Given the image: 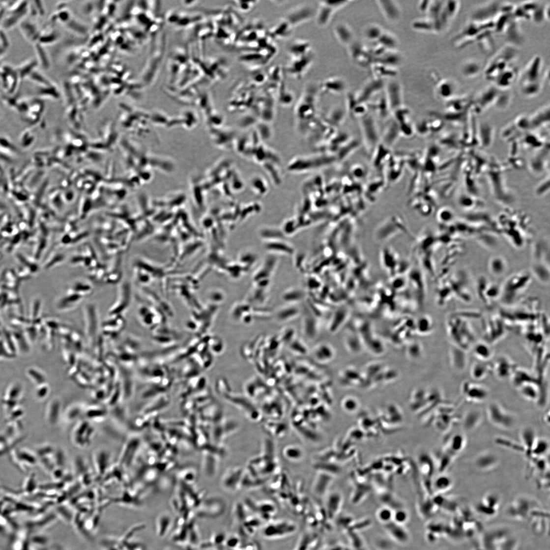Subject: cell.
Returning <instances> with one entry per match:
<instances>
[{
  "label": "cell",
  "mask_w": 550,
  "mask_h": 550,
  "mask_svg": "<svg viewBox=\"0 0 550 550\" xmlns=\"http://www.w3.org/2000/svg\"><path fill=\"white\" fill-rule=\"evenodd\" d=\"M375 547L378 550H393L395 543L388 536L377 535L373 541Z\"/></svg>",
  "instance_id": "23"
},
{
  "label": "cell",
  "mask_w": 550,
  "mask_h": 550,
  "mask_svg": "<svg viewBox=\"0 0 550 550\" xmlns=\"http://www.w3.org/2000/svg\"><path fill=\"white\" fill-rule=\"evenodd\" d=\"M472 348L473 355L478 361L489 362L492 358L493 350L487 343L477 342Z\"/></svg>",
  "instance_id": "17"
},
{
  "label": "cell",
  "mask_w": 550,
  "mask_h": 550,
  "mask_svg": "<svg viewBox=\"0 0 550 550\" xmlns=\"http://www.w3.org/2000/svg\"><path fill=\"white\" fill-rule=\"evenodd\" d=\"M383 526L388 537L395 543L405 545L410 541V535L404 525L392 521Z\"/></svg>",
  "instance_id": "7"
},
{
  "label": "cell",
  "mask_w": 550,
  "mask_h": 550,
  "mask_svg": "<svg viewBox=\"0 0 550 550\" xmlns=\"http://www.w3.org/2000/svg\"><path fill=\"white\" fill-rule=\"evenodd\" d=\"M518 70L513 64L506 68L494 81L495 87L499 89L505 90L510 88L518 77Z\"/></svg>",
  "instance_id": "10"
},
{
  "label": "cell",
  "mask_w": 550,
  "mask_h": 550,
  "mask_svg": "<svg viewBox=\"0 0 550 550\" xmlns=\"http://www.w3.org/2000/svg\"><path fill=\"white\" fill-rule=\"evenodd\" d=\"M465 445L466 439L464 436L462 434H456L450 439L444 452L454 460L464 448Z\"/></svg>",
  "instance_id": "13"
},
{
  "label": "cell",
  "mask_w": 550,
  "mask_h": 550,
  "mask_svg": "<svg viewBox=\"0 0 550 550\" xmlns=\"http://www.w3.org/2000/svg\"><path fill=\"white\" fill-rule=\"evenodd\" d=\"M537 438L534 430L530 427L525 428L521 432V439L523 451L529 461L532 458L531 451Z\"/></svg>",
  "instance_id": "14"
},
{
  "label": "cell",
  "mask_w": 550,
  "mask_h": 550,
  "mask_svg": "<svg viewBox=\"0 0 550 550\" xmlns=\"http://www.w3.org/2000/svg\"><path fill=\"white\" fill-rule=\"evenodd\" d=\"M359 406V403L355 399H347L344 402V408L348 412H355Z\"/></svg>",
  "instance_id": "27"
},
{
  "label": "cell",
  "mask_w": 550,
  "mask_h": 550,
  "mask_svg": "<svg viewBox=\"0 0 550 550\" xmlns=\"http://www.w3.org/2000/svg\"><path fill=\"white\" fill-rule=\"evenodd\" d=\"M499 463L498 456L492 451H485L475 459V467L481 471H489L496 468Z\"/></svg>",
  "instance_id": "9"
},
{
  "label": "cell",
  "mask_w": 550,
  "mask_h": 550,
  "mask_svg": "<svg viewBox=\"0 0 550 550\" xmlns=\"http://www.w3.org/2000/svg\"><path fill=\"white\" fill-rule=\"evenodd\" d=\"M500 2H488L479 7L473 13L472 20L474 22L484 23L491 22L501 13L502 4Z\"/></svg>",
  "instance_id": "4"
},
{
  "label": "cell",
  "mask_w": 550,
  "mask_h": 550,
  "mask_svg": "<svg viewBox=\"0 0 550 550\" xmlns=\"http://www.w3.org/2000/svg\"><path fill=\"white\" fill-rule=\"evenodd\" d=\"M516 369L514 362L506 357H499L492 364V372L500 379H505L512 376Z\"/></svg>",
  "instance_id": "8"
},
{
  "label": "cell",
  "mask_w": 550,
  "mask_h": 550,
  "mask_svg": "<svg viewBox=\"0 0 550 550\" xmlns=\"http://www.w3.org/2000/svg\"><path fill=\"white\" fill-rule=\"evenodd\" d=\"M518 388L521 397L529 401L537 402L540 405L542 394L537 384L529 381L521 384Z\"/></svg>",
  "instance_id": "11"
},
{
  "label": "cell",
  "mask_w": 550,
  "mask_h": 550,
  "mask_svg": "<svg viewBox=\"0 0 550 550\" xmlns=\"http://www.w3.org/2000/svg\"><path fill=\"white\" fill-rule=\"evenodd\" d=\"M549 443L546 439L537 438L535 440L532 449V458H545L549 452Z\"/></svg>",
  "instance_id": "20"
},
{
  "label": "cell",
  "mask_w": 550,
  "mask_h": 550,
  "mask_svg": "<svg viewBox=\"0 0 550 550\" xmlns=\"http://www.w3.org/2000/svg\"><path fill=\"white\" fill-rule=\"evenodd\" d=\"M347 3L346 1H325L320 2L317 13V22L318 25L323 27L330 22L333 13L336 9L341 7Z\"/></svg>",
  "instance_id": "5"
},
{
  "label": "cell",
  "mask_w": 550,
  "mask_h": 550,
  "mask_svg": "<svg viewBox=\"0 0 550 550\" xmlns=\"http://www.w3.org/2000/svg\"><path fill=\"white\" fill-rule=\"evenodd\" d=\"M487 415L491 424L501 429H510L515 424L513 415L496 403H492L489 405Z\"/></svg>",
  "instance_id": "1"
},
{
  "label": "cell",
  "mask_w": 550,
  "mask_h": 550,
  "mask_svg": "<svg viewBox=\"0 0 550 550\" xmlns=\"http://www.w3.org/2000/svg\"><path fill=\"white\" fill-rule=\"evenodd\" d=\"M453 213L449 209L445 208L439 211V218L440 221L442 222H449L453 218Z\"/></svg>",
  "instance_id": "29"
},
{
  "label": "cell",
  "mask_w": 550,
  "mask_h": 550,
  "mask_svg": "<svg viewBox=\"0 0 550 550\" xmlns=\"http://www.w3.org/2000/svg\"><path fill=\"white\" fill-rule=\"evenodd\" d=\"M351 534L352 535H350V537H351V542L352 546H353L356 550L359 549V550H362L363 547V542L360 537L359 535H358L354 531L351 532Z\"/></svg>",
  "instance_id": "28"
},
{
  "label": "cell",
  "mask_w": 550,
  "mask_h": 550,
  "mask_svg": "<svg viewBox=\"0 0 550 550\" xmlns=\"http://www.w3.org/2000/svg\"><path fill=\"white\" fill-rule=\"evenodd\" d=\"M500 90L495 86L490 87L482 91L476 97L472 104L477 111H482L490 106L495 104Z\"/></svg>",
  "instance_id": "6"
},
{
  "label": "cell",
  "mask_w": 550,
  "mask_h": 550,
  "mask_svg": "<svg viewBox=\"0 0 550 550\" xmlns=\"http://www.w3.org/2000/svg\"><path fill=\"white\" fill-rule=\"evenodd\" d=\"M408 519L407 512L404 509H400L393 511L392 521L399 524L404 525Z\"/></svg>",
  "instance_id": "26"
},
{
  "label": "cell",
  "mask_w": 550,
  "mask_h": 550,
  "mask_svg": "<svg viewBox=\"0 0 550 550\" xmlns=\"http://www.w3.org/2000/svg\"><path fill=\"white\" fill-rule=\"evenodd\" d=\"M491 372V364L489 362L478 361L472 365L470 375L474 381L478 382L485 379Z\"/></svg>",
  "instance_id": "15"
},
{
  "label": "cell",
  "mask_w": 550,
  "mask_h": 550,
  "mask_svg": "<svg viewBox=\"0 0 550 550\" xmlns=\"http://www.w3.org/2000/svg\"><path fill=\"white\" fill-rule=\"evenodd\" d=\"M490 261V268L492 274L497 276L504 274L506 270V264L504 259L496 257Z\"/></svg>",
  "instance_id": "24"
},
{
  "label": "cell",
  "mask_w": 550,
  "mask_h": 550,
  "mask_svg": "<svg viewBox=\"0 0 550 550\" xmlns=\"http://www.w3.org/2000/svg\"><path fill=\"white\" fill-rule=\"evenodd\" d=\"M393 511L389 507L384 506L380 507L376 513V518L382 525L387 524L393 520Z\"/></svg>",
  "instance_id": "25"
},
{
  "label": "cell",
  "mask_w": 550,
  "mask_h": 550,
  "mask_svg": "<svg viewBox=\"0 0 550 550\" xmlns=\"http://www.w3.org/2000/svg\"><path fill=\"white\" fill-rule=\"evenodd\" d=\"M453 485L454 481L452 478L447 475L443 474L436 478L433 482L432 490L433 491L440 494L450 490Z\"/></svg>",
  "instance_id": "18"
},
{
  "label": "cell",
  "mask_w": 550,
  "mask_h": 550,
  "mask_svg": "<svg viewBox=\"0 0 550 550\" xmlns=\"http://www.w3.org/2000/svg\"><path fill=\"white\" fill-rule=\"evenodd\" d=\"M482 419L483 415L481 411L476 410L470 411L465 414L463 419V428L464 431H473L480 425Z\"/></svg>",
  "instance_id": "16"
},
{
  "label": "cell",
  "mask_w": 550,
  "mask_h": 550,
  "mask_svg": "<svg viewBox=\"0 0 550 550\" xmlns=\"http://www.w3.org/2000/svg\"><path fill=\"white\" fill-rule=\"evenodd\" d=\"M461 392L465 400L474 403L485 401L489 394L488 389L484 385L474 380L463 383Z\"/></svg>",
  "instance_id": "3"
},
{
  "label": "cell",
  "mask_w": 550,
  "mask_h": 550,
  "mask_svg": "<svg viewBox=\"0 0 550 550\" xmlns=\"http://www.w3.org/2000/svg\"><path fill=\"white\" fill-rule=\"evenodd\" d=\"M439 94L446 98H453L457 90L456 85L452 81L448 80L440 84L438 88Z\"/></svg>",
  "instance_id": "22"
},
{
  "label": "cell",
  "mask_w": 550,
  "mask_h": 550,
  "mask_svg": "<svg viewBox=\"0 0 550 550\" xmlns=\"http://www.w3.org/2000/svg\"><path fill=\"white\" fill-rule=\"evenodd\" d=\"M505 31L507 39L511 41V45L516 46L517 44L521 43L522 40V35L517 22H512V21Z\"/></svg>",
  "instance_id": "19"
},
{
  "label": "cell",
  "mask_w": 550,
  "mask_h": 550,
  "mask_svg": "<svg viewBox=\"0 0 550 550\" xmlns=\"http://www.w3.org/2000/svg\"><path fill=\"white\" fill-rule=\"evenodd\" d=\"M419 466L421 471L426 480V485L428 484V491H432V478L434 474V463L433 459L429 455H424L420 457L419 460Z\"/></svg>",
  "instance_id": "12"
},
{
  "label": "cell",
  "mask_w": 550,
  "mask_h": 550,
  "mask_svg": "<svg viewBox=\"0 0 550 550\" xmlns=\"http://www.w3.org/2000/svg\"><path fill=\"white\" fill-rule=\"evenodd\" d=\"M482 66L480 63L474 60H469L464 62L462 67V73L466 78L477 76L481 71Z\"/></svg>",
  "instance_id": "21"
},
{
  "label": "cell",
  "mask_w": 550,
  "mask_h": 550,
  "mask_svg": "<svg viewBox=\"0 0 550 550\" xmlns=\"http://www.w3.org/2000/svg\"><path fill=\"white\" fill-rule=\"evenodd\" d=\"M543 60L540 56H535L525 68L520 78L521 86L526 85L542 84L540 80L542 74Z\"/></svg>",
  "instance_id": "2"
}]
</instances>
